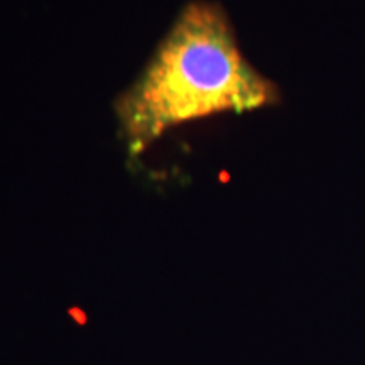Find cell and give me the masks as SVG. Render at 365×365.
<instances>
[{
    "label": "cell",
    "instance_id": "1",
    "mask_svg": "<svg viewBox=\"0 0 365 365\" xmlns=\"http://www.w3.org/2000/svg\"><path fill=\"white\" fill-rule=\"evenodd\" d=\"M277 100V86L242 54L225 9L191 0L139 78L117 98L115 115L130 153H140L185 122L254 110Z\"/></svg>",
    "mask_w": 365,
    "mask_h": 365
}]
</instances>
